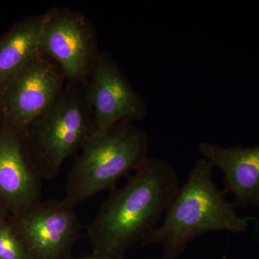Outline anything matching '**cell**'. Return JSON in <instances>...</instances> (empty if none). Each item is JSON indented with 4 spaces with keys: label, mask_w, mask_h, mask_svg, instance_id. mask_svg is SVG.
Returning a JSON list of instances; mask_svg holds the SVG:
<instances>
[{
    "label": "cell",
    "mask_w": 259,
    "mask_h": 259,
    "mask_svg": "<svg viewBox=\"0 0 259 259\" xmlns=\"http://www.w3.org/2000/svg\"><path fill=\"white\" fill-rule=\"evenodd\" d=\"M68 259H125V257H116L110 256V255H98L93 253L91 255H86V256L78 257V258H71L70 257Z\"/></svg>",
    "instance_id": "13"
},
{
    "label": "cell",
    "mask_w": 259,
    "mask_h": 259,
    "mask_svg": "<svg viewBox=\"0 0 259 259\" xmlns=\"http://www.w3.org/2000/svg\"><path fill=\"white\" fill-rule=\"evenodd\" d=\"M149 147L147 133L134 122L93 134L70 168L61 202L74 209L103 191L114 190L119 180L147 161Z\"/></svg>",
    "instance_id": "4"
},
{
    "label": "cell",
    "mask_w": 259,
    "mask_h": 259,
    "mask_svg": "<svg viewBox=\"0 0 259 259\" xmlns=\"http://www.w3.org/2000/svg\"><path fill=\"white\" fill-rule=\"evenodd\" d=\"M42 184L25 156L20 138L0 125V204L10 216L41 202Z\"/></svg>",
    "instance_id": "9"
},
{
    "label": "cell",
    "mask_w": 259,
    "mask_h": 259,
    "mask_svg": "<svg viewBox=\"0 0 259 259\" xmlns=\"http://www.w3.org/2000/svg\"><path fill=\"white\" fill-rule=\"evenodd\" d=\"M40 51L61 68L67 81L86 82L100 54L96 29L86 15L63 7L44 14Z\"/></svg>",
    "instance_id": "5"
},
{
    "label": "cell",
    "mask_w": 259,
    "mask_h": 259,
    "mask_svg": "<svg viewBox=\"0 0 259 259\" xmlns=\"http://www.w3.org/2000/svg\"><path fill=\"white\" fill-rule=\"evenodd\" d=\"M9 218L0 223V259H31Z\"/></svg>",
    "instance_id": "12"
},
{
    "label": "cell",
    "mask_w": 259,
    "mask_h": 259,
    "mask_svg": "<svg viewBox=\"0 0 259 259\" xmlns=\"http://www.w3.org/2000/svg\"><path fill=\"white\" fill-rule=\"evenodd\" d=\"M94 131L87 81H67L57 100L18 136L34 171L49 181L59 176L64 162L82 149Z\"/></svg>",
    "instance_id": "3"
},
{
    "label": "cell",
    "mask_w": 259,
    "mask_h": 259,
    "mask_svg": "<svg viewBox=\"0 0 259 259\" xmlns=\"http://www.w3.org/2000/svg\"><path fill=\"white\" fill-rule=\"evenodd\" d=\"M31 259H68L81 233L74 209L61 201L40 202L10 216Z\"/></svg>",
    "instance_id": "7"
},
{
    "label": "cell",
    "mask_w": 259,
    "mask_h": 259,
    "mask_svg": "<svg viewBox=\"0 0 259 259\" xmlns=\"http://www.w3.org/2000/svg\"><path fill=\"white\" fill-rule=\"evenodd\" d=\"M95 131L102 134L122 122L144 120L147 104L133 88L108 51H100L88 81Z\"/></svg>",
    "instance_id": "8"
},
{
    "label": "cell",
    "mask_w": 259,
    "mask_h": 259,
    "mask_svg": "<svg viewBox=\"0 0 259 259\" xmlns=\"http://www.w3.org/2000/svg\"><path fill=\"white\" fill-rule=\"evenodd\" d=\"M4 120V108H3V97H2V91L0 90V125Z\"/></svg>",
    "instance_id": "15"
},
{
    "label": "cell",
    "mask_w": 259,
    "mask_h": 259,
    "mask_svg": "<svg viewBox=\"0 0 259 259\" xmlns=\"http://www.w3.org/2000/svg\"><path fill=\"white\" fill-rule=\"evenodd\" d=\"M10 217V214L5 210L4 207L0 204V223Z\"/></svg>",
    "instance_id": "14"
},
{
    "label": "cell",
    "mask_w": 259,
    "mask_h": 259,
    "mask_svg": "<svg viewBox=\"0 0 259 259\" xmlns=\"http://www.w3.org/2000/svg\"><path fill=\"white\" fill-rule=\"evenodd\" d=\"M213 168L204 158L194 163L162 223L146 235L141 246L161 245V259H177L194 238L209 232L246 231V220L236 214L234 204L214 184Z\"/></svg>",
    "instance_id": "2"
},
{
    "label": "cell",
    "mask_w": 259,
    "mask_h": 259,
    "mask_svg": "<svg viewBox=\"0 0 259 259\" xmlns=\"http://www.w3.org/2000/svg\"><path fill=\"white\" fill-rule=\"evenodd\" d=\"M168 162L149 157L120 188L110 191L87 228L93 253L125 257L158 226L180 187Z\"/></svg>",
    "instance_id": "1"
},
{
    "label": "cell",
    "mask_w": 259,
    "mask_h": 259,
    "mask_svg": "<svg viewBox=\"0 0 259 259\" xmlns=\"http://www.w3.org/2000/svg\"><path fill=\"white\" fill-rule=\"evenodd\" d=\"M65 81L60 66L39 51L2 88L3 121L20 135L60 96Z\"/></svg>",
    "instance_id": "6"
},
{
    "label": "cell",
    "mask_w": 259,
    "mask_h": 259,
    "mask_svg": "<svg viewBox=\"0 0 259 259\" xmlns=\"http://www.w3.org/2000/svg\"><path fill=\"white\" fill-rule=\"evenodd\" d=\"M198 151L202 158L222 171L223 191L233 194L236 208L259 206V145L226 147L202 141Z\"/></svg>",
    "instance_id": "10"
},
{
    "label": "cell",
    "mask_w": 259,
    "mask_h": 259,
    "mask_svg": "<svg viewBox=\"0 0 259 259\" xmlns=\"http://www.w3.org/2000/svg\"><path fill=\"white\" fill-rule=\"evenodd\" d=\"M44 14L15 24L0 37V90L40 51Z\"/></svg>",
    "instance_id": "11"
}]
</instances>
